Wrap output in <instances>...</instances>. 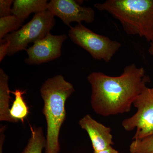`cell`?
<instances>
[{
    "label": "cell",
    "mask_w": 153,
    "mask_h": 153,
    "mask_svg": "<svg viewBox=\"0 0 153 153\" xmlns=\"http://www.w3.org/2000/svg\"><path fill=\"white\" fill-rule=\"evenodd\" d=\"M30 128L31 137L26 147L21 153H42L46 143L43 129L41 127H33L31 126Z\"/></svg>",
    "instance_id": "obj_13"
},
{
    "label": "cell",
    "mask_w": 153,
    "mask_h": 153,
    "mask_svg": "<svg viewBox=\"0 0 153 153\" xmlns=\"http://www.w3.org/2000/svg\"><path fill=\"white\" fill-rule=\"evenodd\" d=\"M55 24V16L48 10L35 14L26 25L3 38L10 44L7 55L11 56L26 50L28 44H34L47 36Z\"/></svg>",
    "instance_id": "obj_4"
},
{
    "label": "cell",
    "mask_w": 153,
    "mask_h": 153,
    "mask_svg": "<svg viewBox=\"0 0 153 153\" xmlns=\"http://www.w3.org/2000/svg\"><path fill=\"white\" fill-rule=\"evenodd\" d=\"M73 85L59 74L47 79L40 89L44 101L43 113L47 124L45 153H59L60 128L66 119L65 103L74 92Z\"/></svg>",
    "instance_id": "obj_2"
},
{
    "label": "cell",
    "mask_w": 153,
    "mask_h": 153,
    "mask_svg": "<svg viewBox=\"0 0 153 153\" xmlns=\"http://www.w3.org/2000/svg\"><path fill=\"white\" fill-rule=\"evenodd\" d=\"M87 80L91 87V107L103 117L129 112L134 102L151 81L144 68L135 63L126 66L120 76L93 72Z\"/></svg>",
    "instance_id": "obj_1"
},
{
    "label": "cell",
    "mask_w": 153,
    "mask_h": 153,
    "mask_svg": "<svg viewBox=\"0 0 153 153\" xmlns=\"http://www.w3.org/2000/svg\"><path fill=\"white\" fill-rule=\"evenodd\" d=\"M5 129V127L2 126L0 130V153H3V144L5 140V135L4 131Z\"/></svg>",
    "instance_id": "obj_18"
},
{
    "label": "cell",
    "mask_w": 153,
    "mask_h": 153,
    "mask_svg": "<svg viewBox=\"0 0 153 153\" xmlns=\"http://www.w3.org/2000/svg\"><path fill=\"white\" fill-rule=\"evenodd\" d=\"M130 153H153V134L134 140L129 146Z\"/></svg>",
    "instance_id": "obj_15"
},
{
    "label": "cell",
    "mask_w": 153,
    "mask_h": 153,
    "mask_svg": "<svg viewBox=\"0 0 153 153\" xmlns=\"http://www.w3.org/2000/svg\"><path fill=\"white\" fill-rule=\"evenodd\" d=\"M47 10L70 27L72 22L91 24L95 20L94 10L90 7H82L77 1L51 0L48 3Z\"/></svg>",
    "instance_id": "obj_7"
},
{
    "label": "cell",
    "mask_w": 153,
    "mask_h": 153,
    "mask_svg": "<svg viewBox=\"0 0 153 153\" xmlns=\"http://www.w3.org/2000/svg\"><path fill=\"white\" fill-rule=\"evenodd\" d=\"M136 112L131 117L124 120L122 123L127 131L136 129L133 140L140 139L153 134V87L148 86L134 102Z\"/></svg>",
    "instance_id": "obj_6"
},
{
    "label": "cell",
    "mask_w": 153,
    "mask_h": 153,
    "mask_svg": "<svg viewBox=\"0 0 153 153\" xmlns=\"http://www.w3.org/2000/svg\"><path fill=\"white\" fill-rule=\"evenodd\" d=\"M23 23V21L13 15L0 18V40L9 33L19 30Z\"/></svg>",
    "instance_id": "obj_14"
},
{
    "label": "cell",
    "mask_w": 153,
    "mask_h": 153,
    "mask_svg": "<svg viewBox=\"0 0 153 153\" xmlns=\"http://www.w3.org/2000/svg\"><path fill=\"white\" fill-rule=\"evenodd\" d=\"M79 124L90 138L93 152L103 150L112 146L114 144L111 128L98 122L90 115H85L81 118Z\"/></svg>",
    "instance_id": "obj_9"
},
{
    "label": "cell",
    "mask_w": 153,
    "mask_h": 153,
    "mask_svg": "<svg viewBox=\"0 0 153 153\" xmlns=\"http://www.w3.org/2000/svg\"><path fill=\"white\" fill-rule=\"evenodd\" d=\"M48 2L46 0H15L12 14L24 22L30 14L47 10Z\"/></svg>",
    "instance_id": "obj_10"
},
{
    "label": "cell",
    "mask_w": 153,
    "mask_h": 153,
    "mask_svg": "<svg viewBox=\"0 0 153 153\" xmlns=\"http://www.w3.org/2000/svg\"><path fill=\"white\" fill-rule=\"evenodd\" d=\"M13 3V0L0 1V17H4L10 16L12 13L11 5Z\"/></svg>",
    "instance_id": "obj_16"
},
{
    "label": "cell",
    "mask_w": 153,
    "mask_h": 153,
    "mask_svg": "<svg viewBox=\"0 0 153 153\" xmlns=\"http://www.w3.org/2000/svg\"><path fill=\"white\" fill-rule=\"evenodd\" d=\"M10 93L15 95V98L12 107L10 108V115L17 122L20 120L24 122L29 114V107L23 96L26 93V91L16 89L14 91H10Z\"/></svg>",
    "instance_id": "obj_12"
},
{
    "label": "cell",
    "mask_w": 153,
    "mask_h": 153,
    "mask_svg": "<svg viewBox=\"0 0 153 153\" xmlns=\"http://www.w3.org/2000/svg\"><path fill=\"white\" fill-rule=\"evenodd\" d=\"M9 76L2 68L0 69V121L17 123L10 115V93Z\"/></svg>",
    "instance_id": "obj_11"
},
{
    "label": "cell",
    "mask_w": 153,
    "mask_h": 153,
    "mask_svg": "<svg viewBox=\"0 0 153 153\" xmlns=\"http://www.w3.org/2000/svg\"><path fill=\"white\" fill-rule=\"evenodd\" d=\"M67 38L65 34L53 35L49 33L26 49L28 57L25 59V63L28 65H40L59 58L61 56L63 43Z\"/></svg>",
    "instance_id": "obj_8"
},
{
    "label": "cell",
    "mask_w": 153,
    "mask_h": 153,
    "mask_svg": "<svg viewBox=\"0 0 153 153\" xmlns=\"http://www.w3.org/2000/svg\"><path fill=\"white\" fill-rule=\"evenodd\" d=\"M149 54L150 55L153 56V41L151 42L150 44L149 47L148 49Z\"/></svg>",
    "instance_id": "obj_20"
},
{
    "label": "cell",
    "mask_w": 153,
    "mask_h": 153,
    "mask_svg": "<svg viewBox=\"0 0 153 153\" xmlns=\"http://www.w3.org/2000/svg\"><path fill=\"white\" fill-rule=\"evenodd\" d=\"M10 44L4 39L0 40V62H1L6 55H7Z\"/></svg>",
    "instance_id": "obj_17"
},
{
    "label": "cell",
    "mask_w": 153,
    "mask_h": 153,
    "mask_svg": "<svg viewBox=\"0 0 153 153\" xmlns=\"http://www.w3.org/2000/svg\"><path fill=\"white\" fill-rule=\"evenodd\" d=\"M94 153H120L117 150L113 147L112 146L110 147L103 150L102 151H99V152H93Z\"/></svg>",
    "instance_id": "obj_19"
},
{
    "label": "cell",
    "mask_w": 153,
    "mask_h": 153,
    "mask_svg": "<svg viewBox=\"0 0 153 153\" xmlns=\"http://www.w3.org/2000/svg\"><path fill=\"white\" fill-rule=\"evenodd\" d=\"M71 41L87 51L94 59L108 63L121 47V43L97 34L82 24L71 27L68 34Z\"/></svg>",
    "instance_id": "obj_5"
},
{
    "label": "cell",
    "mask_w": 153,
    "mask_h": 153,
    "mask_svg": "<svg viewBox=\"0 0 153 153\" xmlns=\"http://www.w3.org/2000/svg\"><path fill=\"white\" fill-rule=\"evenodd\" d=\"M94 6L118 20L127 35L153 41V0H107Z\"/></svg>",
    "instance_id": "obj_3"
}]
</instances>
